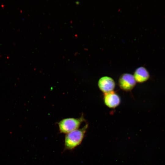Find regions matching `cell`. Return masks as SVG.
<instances>
[{
    "label": "cell",
    "instance_id": "6da1fadb",
    "mask_svg": "<svg viewBox=\"0 0 165 165\" xmlns=\"http://www.w3.org/2000/svg\"><path fill=\"white\" fill-rule=\"evenodd\" d=\"M86 124L83 127L71 132L65 136L64 149L72 150L81 144L88 128Z\"/></svg>",
    "mask_w": 165,
    "mask_h": 165
},
{
    "label": "cell",
    "instance_id": "7a4b0ae2",
    "mask_svg": "<svg viewBox=\"0 0 165 165\" xmlns=\"http://www.w3.org/2000/svg\"><path fill=\"white\" fill-rule=\"evenodd\" d=\"M85 120L83 115L79 118L64 119L57 123L59 132L61 133L66 134L78 129Z\"/></svg>",
    "mask_w": 165,
    "mask_h": 165
},
{
    "label": "cell",
    "instance_id": "3957f363",
    "mask_svg": "<svg viewBox=\"0 0 165 165\" xmlns=\"http://www.w3.org/2000/svg\"><path fill=\"white\" fill-rule=\"evenodd\" d=\"M136 82L133 75L130 73H124L119 78L118 85L122 90L128 92L133 89L136 85Z\"/></svg>",
    "mask_w": 165,
    "mask_h": 165
},
{
    "label": "cell",
    "instance_id": "277c9868",
    "mask_svg": "<svg viewBox=\"0 0 165 165\" xmlns=\"http://www.w3.org/2000/svg\"><path fill=\"white\" fill-rule=\"evenodd\" d=\"M98 87L104 94L113 91L115 86L114 79L108 76L101 77L98 82Z\"/></svg>",
    "mask_w": 165,
    "mask_h": 165
},
{
    "label": "cell",
    "instance_id": "5b68a950",
    "mask_svg": "<svg viewBox=\"0 0 165 165\" xmlns=\"http://www.w3.org/2000/svg\"><path fill=\"white\" fill-rule=\"evenodd\" d=\"M103 99L105 105L112 108L117 107L121 102L119 96L113 91L104 94Z\"/></svg>",
    "mask_w": 165,
    "mask_h": 165
},
{
    "label": "cell",
    "instance_id": "8992f818",
    "mask_svg": "<svg viewBox=\"0 0 165 165\" xmlns=\"http://www.w3.org/2000/svg\"><path fill=\"white\" fill-rule=\"evenodd\" d=\"M136 82L141 83L147 81L149 78L148 72L143 67H140L135 71L133 75Z\"/></svg>",
    "mask_w": 165,
    "mask_h": 165
}]
</instances>
